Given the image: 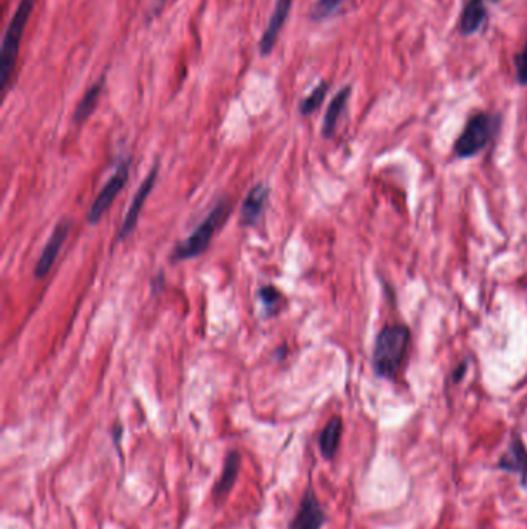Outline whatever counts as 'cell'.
<instances>
[{
	"label": "cell",
	"mask_w": 527,
	"mask_h": 529,
	"mask_svg": "<svg viewBox=\"0 0 527 529\" xmlns=\"http://www.w3.org/2000/svg\"><path fill=\"white\" fill-rule=\"evenodd\" d=\"M410 344V329L406 325H388L382 328L373 350V367L378 377L394 379L398 374Z\"/></svg>",
	"instance_id": "obj_1"
},
{
	"label": "cell",
	"mask_w": 527,
	"mask_h": 529,
	"mask_svg": "<svg viewBox=\"0 0 527 529\" xmlns=\"http://www.w3.org/2000/svg\"><path fill=\"white\" fill-rule=\"evenodd\" d=\"M34 5L36 0H20L18 10L10 22V27L5 33L2 56H0V87H2V90H5L6 86H8L14 67H16L22 34H24L28 20L32 18Z\"/></svg>",
	"instance_id": "obj_2"
},
{
	"label": "cell",
	"mask_w": 527,
	"mask_h": 529,
	"mask_svg": "<svg viewBox=\"0 0 527 529\" xmlns=\"http://www.w3.org/2000/svg\"><path fill=\"white\" fill-rule=\"evenodd\" d=\"M229 211H231V206H229L227 202L218 203L215 208L212 209L209 216L206 217L203 223L198 226L185 242H181L178 247L173 249L172 259L175 260V262L201 256L203 252L208 249L213 234H215L218 226L225 223V220L229 216Z\"/></svg>",
	"instance_id": "obj_3"
},
{
	"label": "cell",
	"mask_w": 527,
	"mask_h": 529,
	"mask_svg": "<svg viewBox=\"0 0 527 529\" xmlns=\"http://www.w3.org/2000/svg\"><path fill=\"white\" fill-rule=\"evenodd\" d=\"M496 129V121L486 112H478L467 121L461 135L455 143L458 158H472L491 143Z\"/></svg>",
	"instance_id": "obj_4"
},
{
	"label": "cell",
	"mask_w": 527,
	"mask_h": 529,
	"mask_svg": "<svg viewBox=\"0 0 527 529\" xmlns=\"http://www.w3.org/2000/svg\"><path fill=\"white\" fill-rule=\"evenodd\" d=\"M127 178H128V163L126 161V163H122L116 171H114V174L110 176V180L107 181V185L102 188L101 192H99V195L96 197L93 204H91L88 216H87L91 225H95L99 220H101L102 214L110 208L112 203L114 202V198L118 197L121 189L124 188Z\"/></svg>",
	"instance_id": "obj_5"
},
{
	"label": "cell",
	"mask_w": 527,
	"mask_h": 529,
	"mask_svg": "<svg viewBox=\"0 0 527 529\" xmlns=\"http://www.w3.org/2000/svg\"><path fill=\"white\" fill-rule=\"evenodd\" d=\"M326 521V514L312 486L305 490L303 498L288 529H320Z\"/></svg>",
	"instance_id": "obj_6"
},
{
	"label": "cell",
	"mask_w": 527,
	"mask_h": 529,
	"mask_svg": "<svg viewBox=\"0 0 527 529\" xmlns=\"http://www.w3.org/2000/svg\"><path fill=\"white\" fill-rule=\"evenodd\" d=\"M70 221L62 220L58 226L55 228V231L50 235V239L45 244V248L42 251V254L37 260L36 268H34V277L36 279H44L45 275L50 273V270L55 265L56 259L60 252V248L64 247V243L68 237V233H70Z\"/></svg>",
	"instance_id": "obj_7"
},
{
	"label": "cell",
	"mask_w": 527,
	"mask_h": 529,
	"mask_svg": "<svg viewBox=\"0 0 527 529\" xmlns=\"http://www.w3.org/2000/svg\"><path fill=\"white\" fill-rule=\"evenodd\" d=\"M293 2L294 0H276V6H274V11L268 22V27H266L262 39H260L258 42L260 55L268 56L272 53L274 45H276L281 28H283L285 22L289 16V11H291Z\"/></svg>",
	"instance_id": "obj_8"
},
{
	"label": "cell",
	"mask_w": 527,
	"mask_h": 529,
	"mask_svg": "<svg viewBox=\"0 0 527 529\" xmlns=\"http://www.w3.org/2000/svg\"><path fill=\"white\" fill-rule=\"evenodd\" d=\"M156 175H158V166H155L154 169H152V171L149 172V175L146 176V178H144L142 185L138 189V192H136L133 202H132V206H130V209H128L127 216L124 218V223H122V226H121V233H119L121 240L127 239V237L130 234H132V231L135 229L136 223H138L140 212L142 209L144 202H146V198L152 192V189H154V185H155V181H156Z\"/></svg>",
	"instance_id": "obj_9"
},
{
	"label": "cell",
	"mask_w": 527,
	"mask_h": 529,
	"mask_svg": "<svg viewBox=\"0 0 527 529\" xmlns=\"http://www.w3.org/2000/svg\"><path fill=\"white\" fill-rule=\"evenodd\" d=\"M498 467L501 471L515 472L521 477L523 485H527V449L519 435L512 436L509 449L506 450L500 462Z\"/></svg>",
	"instance_id": "obj_10"
},
{
	"label": "cell",
	"mask_w": 527,
	"mask_h": 529,
	"mask_svg": "<svg viewBox=\"0 0 527 529\" xmlns=\"http://www.w3.org/2000/svg\"><path fill=\"white\" fill-rule=\"evenodd\" d=\"M268 198L269 189L265 185H257L255 188H252L241 204L240 223L246 228L255 225L260 216H262L266 203H268Z\"/></svg>",
	"instance_id": "obj_11"
},
{
	"label": "cell",
	"mask_w": 527,
	"mask_h": 529,
	"mask_svg": "<svg viewBox=\"0 0 527 529\" xmlns=\"http://www.w3.org/2000/svg\"><path fill=\"white\" fill-rule=\"evenodd\" d=\"M240 467H241L240 452L235 449L229 450L223 463V471H221L220 478L212 490L215 500H221V498H225L229 492H231V489L234 488L236 478H239Z\"/></svg>",
	"instance_id": "obj_12"
},
{
	"label": "cell",
	"mask_w": 527,
	"mask_h": 529,
	"mask_svg": "<svg viewBox=\"0 0 527 529\" xmlns=\"http://www.w3.org/2000/svg\"><path fill=\"white\" fill-rule=\"evenodd\" d=\"M487 19L484 0H469L461 13L460 32L462 36H472L479 32Z\"/></svg>",
	"instance_id": "obj_13"
},
{
	"label": "cell",
	"mask_w": 527,
	"mask_h": 529,
	"mask_svg": "<svg viewBox=\"0 0 527 529\" xmlns=\"http://www.w3.org/2000/svg\"><path fill=\"white\" fill-rule=\"evenodd\" d=\"M343 431V421L340 417H333L328 424L323 427L322 433L319 436V448L323 458L331 459L338 454L340 438Z\"/></svg>",
	"instance_id": "obj_14"
},
{
	"label": "cell",
	"mask_w": 527,
	"mask_h": 529,
	"mask_svg": "<svg viewBox=\"0 0 527 529\" xmlns=\"http://www.w3.org/2000/svg\"><path fill=\"white\" fill-rule=\"evenodd\" d=\"M351 95V87L347 86L342 90H339L335 96L333 98V101L328 105V110L325 113L323 118V124H322V135L325 138H331L335 132V126H338V121L340 118V115L343 113L347 107V103Z\"/></svg>",
	"instance_id": "obj_15"
},
{
	"label": "cell",
	"mask_w": 527,
	"mask_h": 529,
	"mask_svg": "<svg viewBox=\"0 0 527 529\" xmlns=\"http://www.w3.org/2000/svg\"><path fill=\"white\" fill-rule=\"evenodd\" d=\"M102 87H104V81L101 79V81L95 82L93 86H91L86 91V95L82 96V99L79 101L78 107H76L74 115H73V119L76 122L86 121L87 118H90V115L95 112L96 105H98V101H99V96H101Z\"/></svg>",
	"instance_id": "obj_16"
},
{
	"label": "cell",
	"mask_w": 527,
	"mask_h": 529,
	"mask_svg": "<svg viewBox=\"0 0 527 529\" xmlns=\"http://www.w3.org/2000/svg\"><path fill=\"white\" fill-rule=\"evenodd\" d=\"M326 91H328V84L326 82H320L319 86L311 91V93L303 99L302 104H300V113L305 115H311L314 113L320 105H322L323 99L326 96Z\"/></svg>",
	"instance_id": "obj_17"
},
{
	"label": "cell",
	"mask_w": 527,
	"mask_h": 529,
	"mask_svg": "<svg viewBox=\"0 0 527 529\" xmlns=\"http://www.w3.org/2000/svg\"><path fill=\"white\" fill-rule=\"evenodd\" d=\"M343 2L345 0H317V4L311 11V19L314 22H320L334 16Z\"/></svg>",
	"instance_id": "obj_18"
},
{
	"label": "cell",
	"mask_w": 527,
	"mask_h": 529,
	"mask_svg": "<svg viewBox=\"0 0 527 529\" xmlns=\"http://www.w3.org/2000/svg\"><path fill=\"white\" fill-rule=\"evenodd\" d=\"M515 70H516V81L521 86L527 87V41L519 55L515 58Z\"/></svg>",
	"instance_id": "obj_19"
},
{
	"label": "cell",
	"mask_w": 527,
	"mask_h": 529,
	"mask_svg": "<svg viewBox=\"0 0 527 529\" xmlns=\"http://www.w3.org/2000/svg\"><path fill=\"white\" fill-rule=\"evenodd\" d=\"M260 297H262V301L266 306H274L280 303L281 301V294L277 291V288L274 287H263L262 291H260Z\"/></svg>",
	"instance_id": "obj_20"
},
{
	"label": "cell",
	"mask_w": 527,
	"mask_h": 529,
	"mask_svg": "<svg viewBox=\"0 0 527 529\" xmlns=\"http://www.w3.org/2000/svg\"><path fill=\"white\" fill-rule=\"evenodd\" d=\"M465 372H467V363H461V365L453 372V382H460L464 378Z\"/></svg>",
	"instance_id": "obj_21"
},
{
	"label": "cell",
	"mask_w": 527,
	"mask_h": 529,
	"mask_svg": "<svg viewBox=\"0 0 527 529\" xmlns=\"http://www.w3.org/2000/svg\"><path fill=\"white\" fill-rule=\"evenodd\" d=\"M112 433H113V436H114V444H116V446H119V440H121L122 429H121L119 426H116V427H114V431H113Z\"/></svg>",
	"instance_id": "obj_22"
},
{
	"label": "cell",
	"mask_w": 527,
	"mask_h": 529,
	"mask_svg": "<svg viewBox=\"0 0 527 529\" xmlns=\"http://www.w3.org/2000/svg\"><path fill=\"white\" fill-rule=\"evenodd\" d=\"M161 2H166V0H161Z\"/></svg>",
	"instance_id": "obj_23"
}]
</instances>
